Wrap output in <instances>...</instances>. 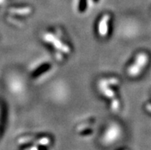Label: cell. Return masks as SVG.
<instances>
[{"instance_id": "cell-1", "label": "cell", "mask_w": 151, "mask_h": 150, "mask_svg": "<svg viewBox=\"0 0 151 150\" xmlns=\"http://www.w3.org/2000/svg\"><path fill=\"white\" fill-rule=\"evenodd\" d=\"M43 39H44L46 42L52 43L57 49L63 51L65 53L69 54L70 53V51H71V49H70V48H69L68 46L63 44L58 38H56L54 34H51V33H46V34H45L44 36H43Z\"/></svg>"}, {"instance_id": "cell-5", "label": "cell", "mask_w": 151, "mask_h": 150, "mask_svg": "<svg viewBox=\"0 0 151 150\" xmlns=\"http://www.w3.org/2000/svg\"><path fill=\"white\" fill-rule=\"evenodd\" d=\"M37 144H39V145H42V146H47L50 143V139L48 138H42L40 139L39 140H38V142H35Z\"/></svg>"}, {"instance_id": "cell-3", "label": "cell", "mask_w": 151, "mask_h": 150, "mask_svg": "<svg viewBox=\"0 0 151 150\" xmlns=\"http://www.w3.org/2000/svg\"><path fill=\"white\" fill-rule=\"evenodd\" d=\"M147 55L144 53H140L136 57L134 64H136L137 65L143 68L147 65Z\"/></svg>"}, {"instance_id": "cell-4", "label": "cell", "mask_w": 151, "mask_h": 150, "mask_svg": "<svg viewBox=\"0 0 151 150\" xmlns=\"http://www.w3.org/2000/svg\"><path fill=\"white\" fill-rule=\"evenodd\" d=\"M141 70L142 68L140 67H139L138 65H137L136 64H133L127 70V73L130 76H132V77H135V76H137L138 74H140L141 72Z\"/></svg>"}, {"instance_id": "cell-6", "label": "cell", "mask_w": 151, "mask_h": 150, "mask_svg": "<svg viewBox=\"0 0 151 150\" xmlns=\"http://www.w3.org/2000/svg\"><path fill=\"white\" fill-rule=\"evenodd\" d=\"M111 105H112V108L114 110H117L119 107V102L117 101V99H113L112 103H111Z\"/></svg>"}, {"instance_id": "cell-2", "label": "cell", "mask_w": 151, "mask_h": 150, "mask_svg": "<svg viewBox=\"0 0 151 150\" xmlns=\"http://www.w3.org/2000/svg\"><path fill=\"white\" fill-rule=\"evenodd\" d=\"M110 20L109 15H104L101 20L99 22V27H98V32L101 36L104 37L107 34L108 32V22Z\"/></svg>"}]
</instances>
